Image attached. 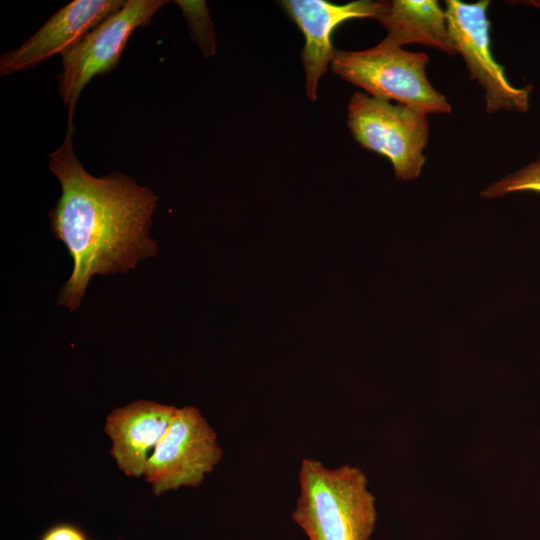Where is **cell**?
Returning a JSON list of instances; mask_svg holds the SVG:
<instances>
[{
	"label": "cell",
	"instance_id": "6da1fadb",
	"mask_svg": "<svg viewBox=\"0 0 540 540\" xmlns=\"http://www.w3.org/2000/svg\"><path fill=\"white\" fill-rule=\"evenodd\" d=\"M67 127L62 144L49 154V169L61 195L49 211L51 231L65 244L73 270L60 290L58 304L78 309L94 275L127 272L157 254L149 236L157 195L127 175L95 177L77 158Z\"/></svg>",
	"mask_w": 540,
	"mask_h": 540
},
{
	"label": "cell",
	"instance_id": "7a4b0ae2",
	"mask_svg": "<svg viewBox=\"0 0 540 540\" xmlns=\"http://www.w3.org/2000/svg\"><path fill=\"white\" fill-rule=\"evenodd\" d=\"M293 521L309 540H369L376 523L375 497L363 471L351 465L327 468L304 458Z\"/></svg>",
	"mask_w": 540,
	"mask_h": 540
},
{
	"label": "cell",
	"instance_id": "3957f363",
	"mask_svg": "<svg viewBox=\"0 0 540 540\" xmlns=\"http://www.w3.org/2000/svg\"><path fill=\"white\" fill-rule=\"evenodd\" d=\"M429 57L382 41L362 51L334 50L332 71L364 89L368 95L414 108L426 114L450 113L451 105L429 82Z\"/></svg>",
	"mask_w": 540,
	"mask_h": 540
},
{
	"label": "cell",
	"instance_id": "277c9868",
	"mask_svg": "<svg viewBox=\"0 0 540 540\" xmlns=\"http://www.w3.org/2000/svg\"><path fill=\"white\" fill-rule=\"evenodd\" d=\"M427 115L357 92L348 104L347 125L362 147L391 162L397 179L410 181L419 177L426 162L423 151L429 136Z\"/></svg>",
	"mask_w": 540,
	"mask_h": 540
},
{
	"label": "cell",
	"instance_id": "5b68a950",
	"mask_svg": "<svg viewBox=\"0 0 540 540\" xmlns=\"http://www.w3.org/2000/svg\"><path fill=\"white\" fill-rule=\"evenodd\" d=\"M167 3L164 0H125L118 11L61 54L58 89L68 110L67 127L74 126L75 108L86 85L95 76H105L117 68L134 31L146 27Z\"/></svg>",
	"mask_w": 540,
	"mask_h": 540
},
{
	"label": "cell",
	"instance_id": "8992f818",
	"mask_svg": "<svg viewBox=\"0 0 540 540\" xmlns=\"http://www.w3.org/2000/svg\"><path fill=\"white\" fill-rule=\"evenodd\" d=\"M217 435L196 407L176 409L145 468L156 495L182 486L196 487L219 463Z\"/></svg>",
	"mask_w": 540,
	"mask_h": 540
},
{
	"label": "cell",
	"instance_id": "52a82bcc",
	"mask_svg": "<svg viewBox=\"0 0 540 540\" xmlns=\"http://www.w3.org/2000/svg\"><path fill=\"white\" fill-rule=\"evenodd\" d=\"M448 32L456 54L465 60L470 78L484 90L485 108L490 114L499 110L526 112L529 109L531 86H513L504 67L492 56L488 0L465 3L447 0Z\"/></svg>",
	"mask_w": 540,
	"mask_h": 540
},
{
	"label": "cell",
	"instance_id": "ba28073f",
	"mask_svg": "<svg viewBox=\"0 0 540 540\" xmlns=\"http://www.w3.org/2000/svg\"><path fill=\"white\" fill-rule=\"evenodd\" d=\"M122 0H74L55 12L28 40L0 57V75L27 71L62 54L108 16Z\"/></svg>",
	"mask_w": 540,
	"mask_h": 540
},
{
	"label": "cell",
	"instance_id": "9c48e42d",
	"mask_svg": "<svg viewBox=\"0 0 540 540\" xmlns=\"http://www.w3.org/2000/svg\"><path fill=\"white\" fill-rule=\"evenodd\" d=\"M281 5L305 36L302 61L306 73V92L311 101L317 98V86L326 72L334 49L331 35L335 28L350 19H378L387 1L357 0L343 5L324 0H286Z\"/></svg>",
	"mask_w": 540,
	"mask_h": 540
},
{
	"label": "cell",
	"instance_id": "30bf717a",
	"mask_svg": "<svg viewBox=\"0 0 540 540\" xmlns=\"http://www.w3.org/2000/svg\"><path fill=\"white\" fill-rule=\"evenodd\" d=\"M176 407L137 400L114 409L105 432L112 440L110 454L128 476L144 474L148 460L164 436Z\"/></svg>",
	"mask_w": 540,
	"mask_h": 540
},
{
	"label": "cell",
	"instance_id": "8fae6325",
	"mask_svg": "<svg viewBox=\"0 0 540 540\" xmlns=\"http://www.w3.org/2000/svg\"><path fill=\"white\" fill-rule=\"evenodd\" d=\"M387 31L383 43L401 47L421 44L455 55L446 13L436 0L387 1L377 19Z\"/></svg>",
	"mask_w": 540,
	"mask_h": 540
},
{
	"label": "cell",
	"instance_id": "7c38bea8",
	"mask_svg": "<svg viewBox=\"0 0 540 540\" xmlns=\"http://www.w3.org/2000/svg\"><path fill=\"white\" fill-rule=\"evenodd\" d=\"M524 191L540 193V155L535 161L493 182L484 188L480 195L491 199Z\"/></svg>",
	"mask_w": 540,
	"mask_h": 540
},
{
	"label": "cell",
	"instance_id": "4fadbf2b",
	"mask_svg": "<svg viewBox=\"0 0 540 540\" xmlns=\"http://www.w3.org/2000/svg\"><path fill=\"white\" fill-rule=\"evenodd\" d=\"M188 23L191 37L205 57L215 53V35L204 1H175Z\"/></svg>",
	"mask_w": 540,
	"mask_h": 540
},
{
	"label": "cell",
	"instance_id": "5bb4252c",
	"mask_svg": "<svg viewBox=\"0 0 540 540\" xmlns=\"http://www.w3.org/2000/svg\"><path fill=\"white\" fill-rule=\"evenodd\" d=\"M40 540H89V538L79 527L61 523L49 528Z\"/></svg>",
	"mask_w": 540,
	"mask_h": 540
}]
</instances>
